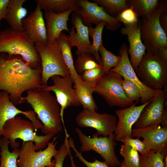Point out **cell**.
<instances>
[{"instance_id":"obj_35","label":"cell","mask_w":167,"mask_h":167,"mask_svg":"<svg viewBox=\"0 0 167 167\" xmlns=\"http://www.w3.org/2000/svg\"><path fill=\"white\" fill-rule=\"evenodd\" d=\"M95 18L96 25L101 21H104L106 23V28L112 31H116L121 26V22L119 20L109 15L100 6L95 14Z\"/></svg>"},{"instance_id":"obj_36","label":"cell","mask_w":167,"mask_h":167,"mask_svg":"<svg viewBox=\"0 0 167 167\" xmlns=\"http://www.w3.org/2000/svg\"><path fill=\"white\" fill-rule=\"evenodd\" d=\"M65 138L63 143L60 146L56 155L54 156V160L53 163L45 167H63L64 160L68 155L71 157L70 147L69 144L68 139L70 136L67 131H65Z\"/></svg>"},{"instance_id":"obj_12","label":"cell","mask_w":167,"mask_h":167,"mask_svg":"<svg viewBox=\"0 0 167 167\" xmlns=\"http://www.w3.org/2000/svg\"><path fill=\"white\" fill-rule=\"evenodd\" d=\"M77 124L82 127H90L95 129L93 135L108 137L113 133L117 124L116 117L107 113L101 114L96 111L83 109L75 118Z\"/></svg>"},{"instance_id":"obj_41","label":"cell","mask_w":167,"mask_h":167,"mask_svg":"<svg viewBox=\"0 0 167 167\" xmlns=\"http://www.w3.org/2000/svg\"><path fill=\"white\" fill-rule=\"evenodd\" d=\"M125 25H131L137 23L138 16L131 8H127L121 12L117 17Z\"/></svg>"},{"instance_id":"obj_15","label":"cell","mask_w":167,"mask_h":167,"mask_svg":"<svg viewBox=\"0 0 167 167\" xmlns=\"http://www.w3.org/2000/svg\"><path fill=\"white\" fill-rule=\"evenodd\" d=\"M133 137L142 138L147 143L149 150L167 155V127L160 125H153L147 127L132 128Z\"/></svg>"},{"instance_id":"obj_29","label":"cell","mask_w":167,"mask_h":167,"mask_svg":"<svg viewBox=\"0 0 167 167\" xmlns=\"http://www.w3.org/2000/svg\"><path fill=\"white\" fill-rule=\"evenodd\" d=\"M9 145L7 139L4 137L0 139V167H17L19 149H13L11 152Z\"/></svg>"},{"instance_id":"obj_30","label":"cell","mask_w":167,"mask_h":167,"mask_svg":"<svg viewBox=\"0 0 167 167\" xmlns=\"http://www.w3.org/2000/svg\"><path fill=\"white\" fill-rule=\"evenodd\" d=\"M102 7L109 15L116 18L123 10L128 8L126 0H92Z\"/></svg>"},{"instance_id":"obj_34","label":"cell","mask_w":167,"mask_h":167,"mask_svg":"<svg viewBox=\"0 0 167 167\" xmlns=\"http://www.w3.org/2000/svg\"><path fill=\"white\" fill-rule=\"evenodd\" d=\"M99 52L105 74L108 73L112 68L116 67L121 61V57L120 55H116L109 51L105 48L103 44L99 48Z\"/></svg>"},{"instance_id":"obj_7","label":"cell","mask_w":167,"mask_h":167,"mask_svg":"<svg viewBox=\"0 0 167 167\" xmlns=\"http://www.w3.org/2000/svg\"><path fill=\"white\" fill-rule=\"evenodd\" d=\"M167 11V0H160L157 10L139 21L141 38L147 52H156L161 47H167V34L161 26L160 15Z\"/></svg>"},{"instance_id":"obj_40","label":"cell","mask_w":167,"mask_h":167,"mask_svg":"<svg viewBox=\"0 0 167 167\" xmlns=\"http://www.w3.org/2000/svg\"><path fill=\"white\" fill-rule=\"evenodd\" d=\"M121 141L124 144L131 147L141 154L149 151L147 143L144 140L143 141L140 140L139 139H134L127 137L122 139Z\"/></svg>"},{"instance_id":"obj_28","label":"cell","mask_w":167,"mask_h":167,"mask_svg":"<svg viewBox=\"0 0 167 167\" xmlns=\"http://www.w3.org/2000/svg\"><path fill=\"white\" fill-rule=\"evenodd\" d=\"M105 24V22L101 21L95 28L92 27V26L88 27L89 36L92 40L89 53L92 55L100 65L102 66V60L99 52V49L100 45L103 44L102 33Z\"/></svg>"},{"instance_id":"obj_39","label":"cell","mask_w":167,"mask_h":167,"mask_svg":"<svg viewBox=\"0 0 167 167\" xmlns=\"http://www.w3.org/2000/svg\"><path fill=\"white\" fill-rule=\"evenodd\" d=\"M68 141L70 148L75 152V156L87 167H110L105 161H101L95 159L93 162L88 161L83 156L81 153L77 150L74 145L73 140L70 136L68 138Z\"/></svg>"},{"instance_id":"obj_38","label":"cell","mask_w":167,"mask_h":167,"mask_svg":"<svg viewBox=\"0 0 167 167\" xmlns=\"http://www.w3.org/2000/svg\"><path fill=\"white\" fill-rule=\"evenodd\" d=\"M105 74L103 66L100 65L85 71L79 77L82 81L95 85L97 81Z\"/></svg>"},{"instance_id":"obj_22","label":"cell","mask_w":167,"mask_h":167,"mask_svg":"<svg viewBox=\"0 0 167 167\" xmlns=\"http://www.w3.org/2000/svg\"><path fill=\"white\" fill-rule=\"evenodd\" d=\"M25 0H9L4 19L13 31L24 32L22 20L27 14V9L23 6Z\"/></svg>"},{"instance_id":"obj_6","label":"cell","mask_w":167,"mask_h":167,"mask_svg":"<svg viewBox=\"0 0 167 167\" xmlns=\"http://www.w3.org/2000/svg\"><path fill=\"white\" fill-rule=\"evenodd\" d=\"M35 46L41 58L42 68L41 83L42 86L48 85L49 79L53 76H71L63 59L60 45L57 40L52 44H35Z\"/></svg>"},{"instance_id":"obj_33","label":"cell","mask_w":167,"mask_h":167,"mask_svg":"<svg viewBox=\"0 0 167 167\" xmlns=\"http://www.w3.org/2000/svg\"><path fill=\"white\" fill-rule=\"evenodd\" d=\"M165 156L159 152L149 150L140 155L139 167H164Z\"/></svg>"},{"instance_id":"obj_9","label":"cell","mask_w":167,"mask_h":167,"mask_svg":"<svg viewBox=\"0 0 167 167\" xmlns=\"http://www.w3.org/2000/svg\"><path fill=\"white\" fill-rule=\"evenodd\" d=\"M75 131L81 144L80 152L93 150L99 154L111 167L120 166V162L115 152L116 142L115 135L113 133L108 137H99L93 134L92 137L85 135L78 128Z\"/></svg>"},{"instance_id":"obj_16","label":"cell","mask_w":167,"mask_h":167,"mask_svg":"<svg viewBox=\"0 0 167 167\" xmlns=\"http://www.w3.org/2000/svg\"><path fill=\"white\" fill-rule=\"evenodd\" d=\"M150 101L137 106H136L137 103L135 102L129 107L116 111L115 113L118 119L114 132L116 141H121L122 139L127 137L132 138V126L137 121L144 108Z\"/></svg>"},{"instance_id":"obj_10","label":"cell","mask_w":167,"mask_h":167,"mask_svg":"<svg viewBox=\"0 0 167 167\" xmlns=\"http://www.w3.org/2000/svg\"><path fill=\"white\" fill-rule=\"evenodd\" d=\"M57 138L54 137L43 150L36 151L32 141L23 142L19 150L17 167H45L51 165L52 159L58 152L56 148L57 142L55 143Z\"/></svg>"},{"instance_id":"obj_11","label":"cell","mask_w":167,"mask_h":167,"mask_svg":"<svg viewBox=\"0 0 167 167\" xmlns=\"http://www.w3.org/2000/svg\"><path fill=\"white\" fill-rule=\"evenodd\" d=\"M54 84L51 86H42V89L54 92L56 99L60 106V113L62 122L64 126V110L68 107L79 106L81 105L78 98L75 90L72 88L74 83L73 79L69 76L61 77L54 75L51 78Z\"/></svg>"},{"instance_id":"obj_26","label":"cell","mask_w":167,"mask_h":167,"mask_svg":"<svg viewBox=\"0 0 167 167\" xmlns=\"http://www.w3.org/2000/svg\"><path fill=\"white\" fill-rule=\"evenodd\" d=\"M57 40L60 45L64 61L75 82L80 78L75 68L71 51L72 47L68 41L67 36L63 32H61Z\"/></svg>"},{"instance_id":"obj_14","label":"cell","mask_w":167,"mask_h":167,"mask_svg":"<svg viewBox=\"0 0 167 167\" xmlns=\"http://www.w3.org/2000/svg\"><path fill=\"white\" fill-rule=\"evenodd\" d=\"M167 88L156 94L144 108L135 124L136 128L161 124L165 110L167 109Z\"/></svg>"},{"instance_id":"obj_5","label":"cell","mask_w":167,"mask_h":167,"mask_svg":"<svg viewBox=\"0 0 167 167\" xmlns=\"http://www.w3.org/2000/svg\"><path fill=\"white\" fill-rule=\"evenodd\" d=\"M140 80L152 90L162 91L167 88V65L156 52L145 53L135 71Z\"/></svg>"},{"instance_id":"obj_2","label":"cell","mask_w":167,"mask_h":167,"mask_svg":"<svg viewBox=\"0 0 167 167\" xmlns=\"http://www.w3.org/2000/svg\"><path fill=\"white\" fill-rule=\"evenodd\" d=\"M23 97L30 105L43 125L41 131L45 135H54L62 129L60 109L56 97L50 92L40 90H30Z\"/></svg>"},{"instance_id":"obj_32","label":"cell","mask_w":167,"mask_h":167,"mask_svg":"<svg viewBox=\"0 0 167 167\" xmlns=\"http://www.w3.org/2000/svg\"><path fill=\"white\" fill-rule=\"evenodd\" d=\"M120 153L124 158L120 163L121 167H139L140 156L135 149L129 145L122 144Z\"/></svg>"},{"instance_id":"obj_19","label":"cell","mask_w":167,"mask_h":167,"mask_svg":"<svg viewBox=\"0 0 167 167\" xmlns=\"http://www.w3.org/2000/svg\"><path fill=\"white\" fill-rule=\"evenodd\" d=\"M120 31L122 34L127 36L130 45L128 51L130 55V61L135 72L146 50L141 38L139 20L134 24L125 25Z\"/></svg>"},{"instance_id":"obj_43","label":"cell","mask_w":167,"mask_h":167,"mask_svg":"<svg viewBox=\"0 0 167 167\" xmlns=\"http://www.w3.org/2000/svg\"><path fill=\"white\" fill-rule=\"evenodd\" d=\"M159 21L161 26L167 34V11L161 13L159 17Z\"/></svg>"},{"instance_id":"obj_18","label":"cell","mask_w":167,"mask_h":167,"mask_svg":"<svg viewBox=\"0 0 167 167\" xmlns=\"http://www.w3.org/2000/svg\"><path fill=\"white\" fill-rule=\"evenodd\" d=\"M22 114L28 118L36 129H40L42 124L37 119L33 110L23 111L17 108L11 101L9 94L5 91L0 92V139L6 122L8 120Z\"/></svg>"},{"instance_id":"obj_4","label":"cell","mask_w":167,"mask_h":167,"mask_svg":"<svg viewBox=\"0 0 167 167\" xmlns=\"http://www.w3.org/2000/svg\"><path fill=\"white\" fill-rule=\"evenodd\" d=\"M36 131L32 122L16 116L6 122L3 127L2 135L7 139L10 146L13 149L19 148V144L16 140L19 139L24 142H33L36 150L39 151L47 147L54 135L50 134L39 135H37Z\"/></svg>"},{"instance_id":"obj_17","label":"cell","mask_w":167,"mask_h":167,"mask_svg":"<svg viewBox=\"0 0 167 167\" xmlns=\"http://www.w3.org/2000/svg\"><path fill=\"white\" fill-rule=\"evenodd\" d=\"M36 2L34 10L22 20V25L28 37L35 44H46L47 32L43 12L39 3Z\"/></svg>"},{"instance_id":"obj_45","label":"cell","mask_w":167,"mask_h":167,"mask_svg":"<svg viewBox=\"0 0 167 167\" xmlns=\"http://www.w3.org/2000/svg\"><path fill=\"white\" fill-rule=\"evenodd\" d=\"M164 167H167V156H165L164 159Z\"/></svg>"},{"instance_id":"obj_21","label":"cell","mask_w":167,"mask_h":167,"mask_svg":"<svg viewBox=\"0 0 167 167\" xmlns=\"http://www.w3.org/2000/svg\"><path fill=\"white\" fill-rule=\"evenodd\" d=\"M73 11L72 9L61 13H56L50 10L45 11L47 43H54L63 30L70 32L67 21L69 15Z\"/></svg>"},{"instance_id":"obj_37","label":"cell","mask_w":167,"mask_h":167,"mask_svg":"<svg viewBox=\"0 0 167 167\" xmlns=\"http://www.w3.org/2000/svg\"><path fill=\"white\" fill-rule=\"evenodd\" d=\"M122 86L127 97L134 102H138L141 98L139 89L136 85L131 81L123 79Z\"/></svg>"},{"instance_id":"obj_23","label":"cell","mask_w":167,"mask_h":167,"mask_svg":"<svg viewBox=\"0 0 167 167\" xmlns=\"http://www.w3.org/2000/svg\"><path fill=\"white\" fill-rule=\"evenodd\" d=\"M74 84L78 98L84 109L97 110L98 107L92 96L95 85L84 82L80 78L75 81Z\"/></svg>"},{"instance_id":"obj_3","label":"cell","mask_w":167,"mask_h":167,"mask_svg":"<svg viewBox=\"0 0 167 167\" xmlns=\"http://www.w3.org/2000/svg\"><path fill=\"white\" fill-rule=\"evenodd\" d=\"M20 56L33 69L41 67V62L34 43L26 32H16L10 28L0 32V54Z\"/></svg>"},{"instance_id":"obj_8","label":"cell","mask_w":167,"mask_h":167,"mask_svg":"<svg viewBox=\"0 0 167 167\" xmlns=\"http://www.w3.org/2000/svg\"><path fill=\"white\" fill-rule=\"evenodd\" d=\"M123 79L120 74L110 70L97 81L94 92L101 96L110 107H129L134 103L125 95L122 86Z\"/></svg>"},{"instance_id":"obj_25","label":"cell","mask_w":167,"mask_h":167,"mask_svg":"<svg viewBox=\"0 0 167 167\" xmlns=\"http://www.w3.org/2000/svg\"><path fill=\"white\" fill-rule=\"evenodd\" d=\"M128 8H131L137 16L146 18L159 8V0H126Z\"/></svg>"},{"instance_id":"obj_31","label":"cell","mask_w":167,"mask_h":167,"mask_svg":"<svg viewBox=\"0 0 167 167\" xmlns=\"http://www.w3.org/2000/svg\"><path fill=\"white\" fill-rule=\"evenodd\" d=\"M75 62V70L79 76L85 71L99 66L100 65L94 57L89 53H86L77 55Z\"/></svg>"},{"instance_id":"obj_1","label":"cell","mask_w":167,"mask_h":167,"mask_svg":"<svg viewBox=\"0 0 167 167\" xmlns=\"http://www.w3.org/2000/svg\"><path fill=\"white\" fill-rule=\"evenodd\" d=\"M42 68L33 69L18 55L0 54V91L9 95L15 105L23 103L22 94L30 90L42 89Z\"/></svg>"},{"instance_id":"obj_42","label":"cell","mask_w":167,"mask_h":167,"mask_svg":"<svg viewBox=\"0 0 167 167\" xmlns=\"http://www.w3.org/2000/svg\"><path fill=\"white\" fill-rule=\"evenodd\" d=\"M9 0H0V28L1 26V20L5 19L8 4Z\"/></svg>"},{"instance_id":"obj_27","label":"cell","mask_w":167,"mask_h":167,"mask_svg":"<svg viewBox=\"0 0 167 167\" xmlns=\"http://www.w3.org/2000/svg\"><path fill=\"white\" fill-rule=\"evenodd\" d=\"M41 10H50L56 13L65 12L70 9L73 11L77 6V0H36Z\"/></svg>"},{"instance_id":"obj_20","label":"cell","mask_w":167,"mask_h":167,"mask_svg":"<svg viewBox=\"0 0 167 167\" xmlns=\"http://www.w3.org/2000/svg\"><path fill=\"white\" fill-rule=\"evenodd\" d=\"M73 27L67 36L68 41L72 47L76 46L77 55L89 53L91 44L89 39L88 27L82 23L79 16L75 12L71 17Z\"/></svg>"},{"instance_id":"obj_13","label":"cell","mask_w":167,"mask_h":167,"mask_svg":"<svg viewBox=\"0 0 167 167\" xmlns=\"http://www.w3.org/2000/svg\"><path fill=\"white\" fill-rule=\"evenodd\" d=\"M128 51L126 44L125 43H122L119 49L120 55L121 57V61L116 67L111 69L110 70L119 73L124 79L131 81L136 85L140 92V101L143 104L148 102L161 91H155L151 89L140 80L131 64Z\"/></svg>"},{"instance_id":"obj_44","label":"cell","mask_w":167,"mask_h":167,"mask_svg":"<svg viewBox=\"0 0 167 167\" xmlns=\"http://www.w3.org/2000/svg\"><path fill=\"white\" fill-rule=\"evenodd\" d=\"M156 52L161 60L167 65V47L160 48Z\"/></svg>"},{"instance_id":"obj_24","label":"cell","mask_w":167,"mask_h":167,"mask_svg":"<svg viewBox=\"0 0 167 167\" xmlns=\"http://www.w3.org/2000/svg\"><path fill=\"white\" fill-rule=\"evenodd\" d=\"M77 3L74 12L79 16L84 24L88 27L92 24L96 25L95 15L99 6L88 0H77Z\"/></svg>"}]
</instances>
